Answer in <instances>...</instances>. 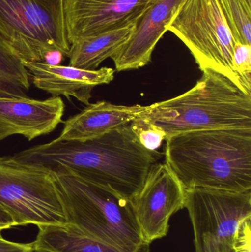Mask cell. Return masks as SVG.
I'll use <instances>...</instances> for the list:
<instances>
[{"label": "cell", "mask_w": 251, "mask_h": 252, "mask_svg": "<svg viewBox=\"0 0 251 252\" xmlns=\"http://www.w3.org/2000/svg\"><path fill=\"white\" fill-rule=\"evenodd\" d=\"M167 30L187 46L200 70L220 72L247 92L233 69L234 38L218 0H185Z\"/></svg>", "instance_id": "6"}, {"label": "cell", "mask_w": 251, "mask_h": 252, "mask_svg": "<svg viewBox=\"0 0 251 252\" xmlns=\"http://www.w3.org/2000/svg\"><path fill=\"white\" fill-rule=\"evenodd\" d=\"M157 151L140 144L131 124L89 140L35 145L8 157L13 162L54 171L65 169L131 200L141 189Z\"/></svg>", "instance_id": "1"}, {"label": "cell", "mask_w": 251, "mask_h": 252, "mask_svg": "<svg viewBox=\"0 0 251 252\" xmlns=\"http://www.w3.org/2000/svg\"><path fill=\"white\" fill-rule=\"evenodd\" d=\"M146 106H120L107 101L89 103L64 122L57 141L89 140L128 125L145 110Z\"/></svg>", "instance_id": "14"}, {"label": "cell", "mask_w": 251, "mask_h": 252, "mask_svg": "<svg viewBox=\"0 0 251 252\" xmlns=\"http://www.w3.org/2000/svg\"><path fill=\"white\" fill-rule=\"evenodd\" d=\"M195 252H230L240 222L251 216V190L185 189Z\"/></svg>", "instance_id": "8"}, {"label": "cell", "mask_w": 251, "mask_h": 252, "mask_svg": "<svg viewBox=\"0 0 251 252\" xmlns=\"http://www.w3.org/2000/svg\"><path fill=\"white\" fill-rule=\"evenodd\" d=\"M133 130L137 134L140 144L147 151L156 152L163 140L166 139V134L159 127L142 124L135 120L131 123Z\"/></svg>", "instance_id": "20"}, {"label": "cell", "mask_w": 251, "mask_h": 252, "mask_svg": "<svg viewBox=\"0 0 251 252\" xmlns=\"http://www.w3.org/2000/svg\"><path fill=\"white\" fill-rule=\"evenodd\" d=\"M130 201L141 238L150 244L167 235L171 216L184 208L185 189L166 162H156Z\"/></svg>", "instance_id": "9"}, {"label": "cell", "mask_w": 251, "mask_h": 252, "mask_svg": "<svg viewBox=\"0 0 251 252\" xmlns=\"http://www.w3.org/2000/svg\"><path fill=\"white\" fill-rule=\"evenodd\" d=\"M235 42L251 45V2L248 0H218Z\"/></svg>", "instance_id": "18"}, {"label": "cell", "mask_w": 251, "mask_h": 252, "mask_svg": "<svg viewBox=\"0 0 251 252\" xmlns=\"http://www.w3.org/2000/svg\"><path fill=\"white\" fill-rule=\"evenodd\" d=\"M232 66L245 90L251 93V45L234 41Z\"/></svg>", "instance_id": "19"}, {"label": "cell", "mask_w": 251, "mask_h": 252, "mask_svg": "<svg viewBox=\"0 0 251 252\" xmlns=\"http://www.w3.org/2000/svg\"><path fill=\"white\" fill-rule=\"evenodd\" d=\"M165 140V162L184 189L251 190V128L185 132Z\"/></svg>", "instance_id": "2"}, {"label": "cell", "mask_w": 251, "mask_h": 252, "mask_svg": "<svg viewBox=\"0 0 251 252\" xmlns=\"http://www.w3.org/2000/svg\"><path fill=\"white\" fill-rule=\"evenodd\" d=\"M15 226L14 222L10 215L0 206V233L4 229Z\"/></svg>", "instance_id": "23"}, {"label": "cell", "mask_w": 251, "mask_h": 252, "mask_svg": "<svg viewBox=\"0 0 251 252\" xmlns=\"http://www.w3.org/2000/svg\"><path fill=\"white\" fill-rule=\"evenodd\" d=\"M185 0H155L136 22L126 42L112 56L117 72L133 70L150 63L159 40Z\"/></svg>", "instance_id": "11"}, {"label": "cell", "mask_w": 251, "mask_h": 252, "mask_svg": "<svg viewBox=\"0 0 251 252\" xmlns=\"http://www.w3.org/2000/svg\"><path fill=\"white\" fill-rule=\"evenodd\" d=\"M233 252V251H232V250H231V252Z\"/></svg>", "instance_id": "26"}, {"label": "cell", "mask_w": 251, "mask_h": 252, "mask_svg": "<svg viewBox=\"0 0 251 252\" xmlns=\"http://www.w3.org/2000/svg\"><path fill=\"white\" fill-rule=\"evenodd\" d=\"M0 37L25 62L69 56L64 0H0Z\"/></svg>", "instance_id": "5"}, {"label": "cell", "mask_w": 251, "mask_h": 252, "mask_svg": "<svg viewBox=\"0 0 251 252\" xmlns=\"http://www.w3.org/2000/svg\"><path fill=\"white\" fill-rule=\"evenodd\" d=\"M248 1H249V2H251V0H248Z\"/></svg>", "instance_id": "25"}, {"label": "cell", "mask_w": 251, "mask_h": 252, "mask_svg": "<svg viewBox=\"0 0 251 252\" xmlns=\"http://www.w3.org/2000/svg\"><path fill=\"white\" fill-rule=\"evenodd\" d=\"M232 251L251 252V216L240 222L233 240Z\"/></svg>", "instance_id": "21"}, {"label": "cell", "mask_w": 251, "mask_h": 252, "mask_svg": "<svg viewBox=\"0 0 251 252\" xmlns=\"http://www.w3.org/2000/svg\"><path fill=\"white\" fill-rule=\"evenodd\" d=\"M191 90L146 106L137 121L159 127L169 136L185 132L251 128V94L210 69Z\"/></svg>", "instance_id": "3"}, {"label": "cell", "mask_w": 251, "mask_h": 252, "mask_svg": "<svg viewBox=\"0 0 251 252\" xmlns=\"http://www.w3.org/2000/svg\"><path fill=\"white\" fill-rule=\"evenodd\" d=\"M32 247L30 244H19L7 241L0 233V252H28Z\"/></svg>", "instance_id": "22"}, {"label": "cell", "mask_w": 251, "mask_h": 252, "mask_svg": "<svg viewBox=\"0 0 251 252\" xmlns=\"http://www.w3.org/2000/svg\"><path fill=\"white\" fill-rule=\"evenodd\" d=\"M36 250L45 252H120L113 247L87 236L71 225L38 226Z\"/></svg>", "instance_id": "16"}, {"label": "cell", "mask_w": 251, "mask_h": 252, "mask_svg": "<svg viewBox=\"0 0 251 252\" xmlns=\"http://www.w3.org/2000/svg\"><path fill=\"white\" fill-rule=\"evenodd\" d=\"M0 206L16 226L65 225L64 205L53 172L0 157Z\"/></svg>", "instance_id": "7"}, {"label": "cell", "mask_w": 251, "mask_h": 252, "mask_svg": "<svg viewBox=\"0 0 251 252\" xmlns=\"http://www.w3.org/2000/svg\"><path fill=\"white\" fill-rule=\"evenodd\" d=\"M22 62L37 88L47 92L52 97H75L86 106L89 104L94 87L110 84L114 77L112 68L86 70L46 62Z\"/></svg>", "instance_id": "13"}, {"label": "cell", "mask_w": 251, "mask_h": 252, "mask_svg": "<svg viewBox=\"0 0 251 252\" xmlns=\"http://www.w3.org/2000/svg\"><path fill=\"white\" fill-rule=\"evenodd\" d=\"M68 224L120 252H150L141 238L131 201L65 169L52 171Z\"/></svg>", "instance_id": "4"}, {"label": "cell", "mask_w": 251, "mask_h": 252, "mask_svg": "<svg viewBox=\"0 0 251 252\" xmlns=\"http://www.w3.org/2000/svg\"><path fill=\"white\" fill-rule=\"evenodd\" d=\"M28 252H45L43 251H40V250H36V249L34 247L33 244H32V247H31V248L29 249V250H28Z\"/></svg>", "instance_id": "24"}, {"label": "cell", "mask_w": 251, "mask_h": 252, "mask_svg": "<svg viewBox=\"0 0 251 252\" xmlns=\"http://www.w3.org/2000/svg\"><path fill=\"white\" fill-rule=\"evenodd\" d=\"M65 105L60 97L44 100L0 97V141L22 135L32 141L53 132L62 123Z\"/></svg>", "instance_id": "12"}, {"label": "cell", "mask_w": 251, "mask_h": 252, "mask_svg": "<svg viewBox=\"0 0 251 252\" xmlns=\"http://www.w3.org/2000/svg\"><path fill=\"white\" fill-rule=\"evenodd\" d=\"M155 0H64L68 40L136 23Z\"/></svg>", "instance_id": "10"}, {"label": "cell", "mask_w": 251, "mask_h": 252, "mask_svg": "<svg viewBox=\"0 0 251 252\" xmlns=\"http://www.w3.org/2000/svg\"><path fill=\"white\" fill-rule=\"evenodd\" d=\"M30 76L22 60L0 37V97H22L29 90Z\"/></svg>", "instance_id": "17"}, {"label": "cell", "mask_w": 251, "mask_h": 252, "mask_svg": "<svg viewBox=\"0 0 251 252\" xmlns=\"http://www.w3.org/2000/svg\"><path fill=\"white\" fill-rule=\"evenodd\" d=\"M135 24L76 40L71 44L69 66L86 70L97 69L112 58L130 38Z\"/></svg>", "instance_id": "15"}]
</instances>
